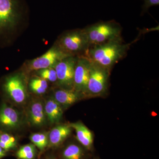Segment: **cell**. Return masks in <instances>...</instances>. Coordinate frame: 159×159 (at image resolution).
I'll use <instances>...</instances> for the list:
<instances>
[{"instance_id":"6da1fadb","label":"cell","mask_w":159,"mask_h":159,"mask_svg":"<svg viewBox=\"0 0 159 159\" xmlns=\"http://www.w3.org/2000/svg\"><path fill=\"white\" fill-rule=\"evenodd\" d=\"M137 39L125 43L122 37L97 45L90 46L84 56L91 61L96 63L111 70L120 60L125 57L127 51Z\"/></svg>"},{"instance_id":"7a4b0ae2","label":"cell","mask_w":159,"mask_h":159,"mask_svg":"<svg viewBox=\"0 0 159 159\" xmlns=\"http://www.w3.org/2000/svg\"><path fill=\"white\" fill-rule=\"evenodd\" d=\"M27 12L25 0H0V43Z\"/></svg>"},{"instance_id":"3957f363","label":"cell","mask_w":159,"mask_h":159,"mask_svg":"<svg viewBox=\"0 0 159 159\" xmlns=\"http://www.w3.org/2000/svg\"><path fill=\"white\" fill-rule=\"evenodd\" d=\"M122 27L115 20L99 22L84 29L90 46L101 44L122 37Z\"/></svg>"},{"instance_id":"277c9868","label":"cell","mask_w":159,"mask_h":159,"mask_svg":"<svg viewBox=\"0 0 159 159\" xmlns=\"http://www.w3.org/2000/svg\"><path fill=\"white\" fill-rule=\"evenodd\" d=\"M57 46L69 55L81 56L85 54L90 44L87 35L82 29L66 32L60 38Z\"/></svg>"},{"instance_id":"5b68a950","label":"cell","mask_w":159,"mask_h":159,"mask_svg":"<svg viewBox=\"0 0 159 159\" xmlns=\"http://www.w3.org/2000/svg\"><path fill=\"white\" fill-rule=\"evenodd\" d=\"M90 68L88 84L87 96L102 95L107 89L110 70L90 60Z\"/></svg>"},{"instance_id":"8992f818","label":"cell","mask_w":159,"mask_h":159,"mask_svg":"<svg viewBox=\"0 0 159 159\" xmlns=\"http://www.w3.org/2000/svg\"><path fill=\"white\" fill-rule=\"evenodd\" d=\"M4 91L15 103H25L28 98V93L25 78L22 74H17L8 76L3 84Z\"/></svg>"},{"instance_id":"52a82bcc","label":"cell","mask_w":159,"mask_h":159,"mask_svg":"<svg viewBox=\"0 0 159 159\" xmlns=\"http://www.w3.org/2000/svg\"><path fill=\"white\" fill-rule=\"evenodd\" d=\"M78 56L66 57L54 67L57 83L61 88L74 90V71Z\"/></svg>"},{"instance_id":"ba28073f","label":"cell","mask_w":159,"mask_h":159,"mask_svg":"<svg viewBox=\"0 0 159 159\" xmlns=\"http://www.w3.org/2000/svg\"><path fill=\"white\" fill-rule=\"evenodd\" d=\"M90 61L84 55L79 56L75 66L74 90L82 96H87Z\"/></svg>"},{"instance_id":"9c48e42d","label":"cell","mask_w":159,"mask_h":159,"mask_svg":"<svg viewBox=\"0 0 159 159\" xmlns=\"http://www.w3.org/2000/svg\"><path fill=\"white\" fill-rule=\"evenodd\" d=\"M71 56L66 54L58 46H55L40 57L31 61L28 63L29 71L54 68L57 63L66 57Z\"/></svg>"},{"instance_id":"30bf717a","label":"cell","mask_w":159,"mask_h":159,"mask_svg":"<svg viewBox=\"0 0 159 159\" xmlns=\"http://www.w3.org/2000/svg\"><path fill=\"white\" fill-rule=\"evenodd\" d=\"M21 117L15 109L4 104L0 109V123L10 129H16L21 125Z\"/></svg>"},{"instance_id":"8fae6325","label":"cell","mask_w":159,"mask_h":159,"mask_svg":"<svg viewBox=\"0 0 159 159\" xmlns=\"http://www.w3.org/2000/svg\"><path fill=\"white\" fill-rule=\"evenodd\" d=\"M29 121L33 126L40 127L45 124L47 118L44 104L41 100H35L31 102L29 107Z\"/></svg>"},{"instance_id":"7c38bea8","label":"cell","mask_w":159,"mask_h":159,"mask_svg":"<svg viewBox=\"0 0 159 159\" xmlns=\"http://www.w3.org/2000/svg\"><path fill=\"white\" fill-rule=\"evenodd\" d=\"M69 124L76 132V138L78 142L84 148L91 150L93 143V135L92 131L81 122Z\"/></svg>"},{"instance_id":"4fadbf2b","label":"cell","mask_w":159,"mask_h":159,"mask_svg":"<svg viewBox=\"0 0 159 159\" xmlns=\"http://www.w3.org/2000/svg\"><path fill=\"white\" fill-rule=\"evenodd\" d=\"M72 128L69 124L57 125L51 130L48 134V145L56 147L64 142L70 134Z\"/></svg>"},{"instance_id":"5bb4252c","label":"cell","mask_w":159,"mask_h":159,"mask_svg":"<svg viewBox=\"0 0 159 159\" xmlns=\"http://www.w3.org/2000/svg\"><path fill=\"white\" fill-rule=\"evenodd\" d=\"M82 97L74 90L60 88L56 90L54 94V99L61 107H68L77 102Z\"/></svg>"},{"instance_id":"9a60e30c","label":"cell","mask_w":159,"mask_h":159,"mask_svg":"<svg viewBox=\"0 0 159 159\" xmlns=\"http://www.w3.org/2000/svg\"><path fill=\"white\" fill-rule=\"evenodd\" d=\"M44 110L47 119L51 124L58 123L62 118V107L53 97L46 101Z\"/></svg>"},{"instance_id":"2e32d148","label":"cell","mask_w":159,"mask_h":159,"mask_svg":"<svg viewBox=\"0 0 159 159\" xmlns=\"http://www.w3.org/2000/svg\"><path fill=\"white\" fill-rule=\"evenodd\" d=\"M84 156V151L81 146L77 144H70L63 151L64 159H82Z\"/></svg>"},{"instance_id":"e0dca14e","label":"cell","mask_w":159,"mask_h":159,"mask_svg":"<svg viewBox=\"0 0 159 159\" xmlns=\"http://www.w3.org/2000/svg\"><path fill=\"white\" fill-rule=\"evenodd\" d=\"M29 86L32 92L38 95L45 93L48 87V81L39 77L31 79Z\"/></svg>"},{"instance_id":"ac0fdd59","label":"cell","mask_w":159,"mask_h":159,"mask_svg":"<svg viewBox=\"0 0 159 159\" xmlns=\"http://www.w3.org/2000/svg\"><path fill=\"white\" fill-rule=\"evenodd\" d=\"M30 139L33 145L40 150H43L48 145V134L35 133L31 134Z\"/></svg>"},{"instance_id":"d6986e66","label":"cell","mask_w":159,"mask_h":159,"mask_svg":"<svg viewBox=\"0 0 159 159\" xmlns=\"http://www.w3.org/2000/svg\"><path fill=\"white\" fill-rule=\"evenodd\" d=\"M36 149L33 144H27L21 146L16 152L18 159H34L36 156Z\"/></svg>"},{"instance_id":"ffe728a7","label":"cell","mask_w":159,"mask_h":159,"mask_svg":"<svg viewBox=\"0 0 159 159\" xmlns=\"http://www.w3.org/2000/svg\"><path fill=\"white\" fill-rule=\"evenodd\" d=\"M16 144V139L13 136L5 133L0 134V147L4 150H9L14 148Z\"/></svg>"},{"instance_id":"44dd1931","label":"cell","mask_w":159,"mask_h":159,"mask_svg":"<svg viewBox=\"0 0 159 159\" xmlns=\"http://www.w3.org/2000/svg\"><path fill=\"white\" fill-rule=\"evenodd\" d=\"M37 71V75L40 78L52 82L57 81V74L54 68L42 69Z\"/></svg>"},{"instance_id":"7402d4cb","label":"cell","mask_w":159,"mask_h":159,"mask_svg":"<svg viewBox=\"0 0 159 159\" xmlns=\"http://www.w3.org/2000/svg\"><path fill=\"white\" fill-rule=\"evenodd\" d=\"M144 4L142 6V15L146 13L148 11V9L154 6H158L159 0H142Z\"/></svg>"},{"instance_id":"603a6c76","label":"cell","mask_w":159,"mask_h":159,"mask_svg":"<svg viewBox=\"0 0 159 159\" xmlns=\"http://www.w3.org/2000/svg\"><path fill=\"white\" fill-rule=\"evenodd\" d=\"M0 155L2 156L3 157H4L6 156V152L5 150H4L3 148L0 147Z\"/></svg>"},{"instance_id":"cb8c5ba5","label":"cell","mask_w":159,"mask_h":159,"mask_svg":"<svg viewBox=\"0 0 159 159\" xmlns=\"http://www.w3.org/2000/svg\"><path fill=\"white\" fill-rule=\"evenodd\" d=\"M3 157L2 156L0 155V159L2 158Z\"/></svg>"},{"instance_id":"d4e9b609","label":"cell","mask_w":159,"mask_h":159,"mask_svg":"<svg viewBox=\"0 0 159 159\" xmlns=\"http://www.w3.org/2000/svg\"><path fill=\"white\" fill-rule=\"evenodd\" d=\"M54 159V158H49V159Z\"/></svg>"}]
</instances>
